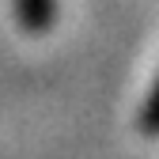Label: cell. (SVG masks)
Returning <instances> with one entry per match:
<instances>
[{
	"mask_svg": "<svg viewBox=\"0 0 159 159\" xmlns=\"http://www.w3.org/2000/svg\"><path fill=\"white\" fill-rule=\"evenodd\" d=\"M15 19L27 34H46L57 23V0H15Z\"/></svg>",
	"mask_w": 159,
	"mask_h": 159,
	"instance_id": "cell-1",
	"label": "cell"
},
{
	"mask_svg": "<svg viewBox=\"0 0 159 159\" xmlns=\"http://www.w3.org/2000/svg\"><path fill=\"white\" fill-rule=\"evenodd\" d=\"M136 129H140L144 136H159V76H155V84L144 98V106H140V117H136Z\"/></svg>",
	"mask_w": 159,
	"mask_h": 159,
	"instance_id": "cell-2",
	"label": "cell"
}]
</instances>
